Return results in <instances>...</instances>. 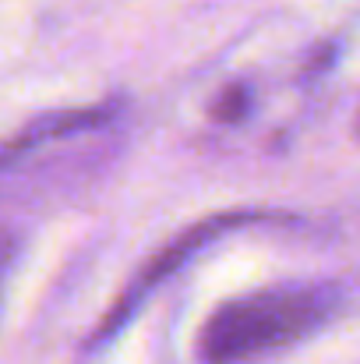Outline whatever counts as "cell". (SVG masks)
I'll list each match as a JSON object with an SVG mask.
<instances>
[{
  "label": "cell",
  "instance_id": "6da1fadb",
  "mask_svg": "<svg viewBox=\"0 0 360 364\" xmlns=\"http://www.w3.org/2000/svg\"><path fill=\"white\" fill-rule=\"evenodd\" d=\"M336 287H268L227 301L198 333L205 364H244L307 340L336 311Z\"/></svg>",
  "mask_w": 360,
  "mask_h": 364
},
{
  "label": "cell",
  "instance_id": "7a4b0ae2",
  "mask_svg": "<svg viewBox=\"0 0 360 364\" xmlns=\"http://www.w3.org/2000/svg\"><path fill=\"white\" fill-rule=\"evenodd\" d=\"M261 220H276V216H265V213H227V216H209V220H202L198 227H191V230H184L177 241L170 244V247H163L148 265H145V272L131 283V290L120 297V304L107 315V322L99 326V333L92 336V343H103L107 336H114L120 326L131 318V311L138 308V301L156 287V283H163L166 276H173L191 255H198L202 247H209V244L216 241V237H223L227 230H234V227H247V223H261Z\"/></svg>",
  "mask_w": 360,
  "mask_h": 364
},
{
  "label": "cell",
  "instance_id": "3957f363",
  "mask_svg": "<svg viewBox=\"0 0 360 364\" xmlns=\"http://www.w3.org/2000/svg\"><path fill=\"white\" fill-rule=\"evenodd\" d=\"M244 107H247V103H244V92H240V89H230V92H227V100H223V103L216 107V117L237 121L240 114H244Z\"/></svg>",
  "mask_w": 360,
  "mask_h": 364
},
{
  "label": "cell",
  "instance_id": "277c9868",
  "mask_svg": "<svg viewBox=\"0 0 360 364\" xmlns=\"http://www.w3.org/2000/svg\"><path fill=\"white\" fill-rule=\"evenodd\" d=\"M11 258H14V237L11 234H0V283H4V272H7Z\"/></svg>",
  "mask_w": 360,
  "mask_h": 364
},
{
  "label": "cell",
  "instance_id": "5b68a950",
  "mask_svg": "<svg viewBox=\"0 0 360 364\" xmlns=\"http://www.w3.org/2000/svg\"><path fill=\"white\" fill-rule=\"evenodd\" d=\"M357 131H360V117H357Z\"/></svg>",
  "mask_w": 360,
  "mask_h": 364
}]
</instances>
